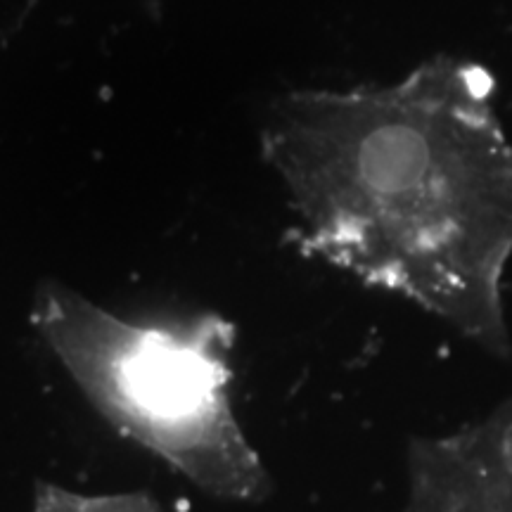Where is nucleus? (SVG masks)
Listing matches in <instances>:
<instances>
[{
  "mask_svg": "<svg viewBox=\"0 0 512 512\" xmlns=\"http://www.w3.org/2000/svg\"><path fill=\"white\" fill-rule=\"evenodd\" d=\"M34 512H162L147 494L86 496L57 484H38Z\"/></svg>",
  "mask_w": 512,
  "mask_h": 512,
  "instance_id": "7ed1b4c3",
  "label": "nucleus"
},
{
  "mask_svg": "<svg viewBox=\"0 0 512 512\" xmlns=\"http://www.w3.org/2000/svg\"><path fill=\"white\" fill-rule=\"evenodd\" d=\"M34 323L98 411L207 494L261 501L268 479L230 403V328L216 316L124 320L62 285Z\"/></svg>",
  "mask_w": 512,
  "mask_h": 512,
  "instance_id": "f03ea898",
  "label": "nucleus"
},
{
  "mask_svg": "<svg viewBox=\"0 0 512 512\" xmlns=\"http://www.w3.org/2000/svg\"><path fill=\"white\" fill-rule=\"evenodd\" d=\"M264 147L323 259L510 356L512 145L482 69L439 57L392 86L290 93Z\"/></svg>",
  "mask_w": 512,
  "mask_h": 512,
  "instance_id": "f257e3e1",
  "label": "nucleus"
}]
</instances>
